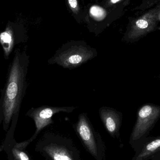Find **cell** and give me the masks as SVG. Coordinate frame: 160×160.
Masks as SVG:
<instances>
[{
	"label": "cell",
	"instance_id": "cell-10",
	"mask_svg": "<svg viewBox=\"0 0 160 160\" xmlns=\"http://www.w3.org/2000/svg\"><path fill=\"white\" fill-rule=\"evenodd\" d=\"M91 13L95 17H100L102 16L103 12L101 9L98 8L93 7L91 8Z\"/></svg>",
	"mask_w": 160,
	"mask_h": 160
},
{
	"label": "cell",
	"instance_id": "cell-8",
	"mask_svg": "<svg viewBox=\"0 0 160 160\" xmlns=\"http://www.w3.org/2000/svg\"><path fill=\"white\" fill-rule=\"evenodd\" d=\"M14 133L8 131L5 139L0 146V152L4 151L8 160H32L26 148L19 145L16 142Z\"/></svg>",
	"mask_w": 160,
	"mask_h": 160
},
{
	"label": "cell",
	"instance_id": "cell-2",
	"mask_svg": "<svg viewBox=\"0 0 160 160\" xmlns=\"http://www.w3.org/2000/svg\"><path fill=\"white\" fill-rule=\"evenodd\" d=\"M95 48L84 41H72L64 44L48 60V63L56 64L65 69H73L81 66L97 56Z\"/></svg>",
	"mask_w": 160,
	"mask_h": 160
},
{
	"label": "cell",
	"instance_id": "cell-7",
	"mask_svg": "<svg viewBox=\"0 0 160 160\" xmlns=\"http://www.w3.org/2000/svg\"><path fill=\"white\" fill-rule=\"evenodd\" d=\"M101 119L109 134L112 138H120V130L123 120V113L116 109L107 106L100 108Z\"/></svg>",
	"mask_w": 160,
	"mask_h": 160
},
{
	"label": "cell",
	"instance_id": "cell-5",
	"mask_svg": "<svg viewBox=\"0 0 160 160\" xmlns=\"http://www.w3.org/2000/svg\"><path fill=\"white\" fill-rule=\"evenodd\" d=\"M160 117V107L152 103L142 105L137 112V119L133 127L130 143L141 142L149 134Z\"/></svg>",
	"mask_w": 160,
	"mask_h": 160
},
{
	"label": "cell",
	"instance_id": "cell-3",
	"mask_svg": "<svg viewBox=\"0 0 160 160\" xmlns=\"http://www.w3.org/2000/svg\"><path fill=\"white\" fill-rule=\"evenodd\" d=\"M35 150L47 160H80V152L70 139L51 132L44 133Z\"/></svg>",
	"mask_w": 160,
	"mask_h": 160
},
{
	"label": "cell",
	"instance_id": "cell-1",
	"mask_svg": "<svg viewBox=\"0 0 160 160\" xmlns=\"http://www.w3.org/2000/svg\"><path fill=\"white\" fill-rule=\"evenodd\" d=\"M30 57L26 49L17 48L8 72L0 98V125L5 131L15 130L22 102L28 87L27 74Z\"/></svg>",
	"mask_w": 160,
	"mask_h": 160
},
{
	"label": "cell",
	"instance_id": "cell-11",
	"mask_svg": "<svg viewBox=\"0 0 160 160\" xmlns=\"http://www.w3.org/2000/svg\"><path fill=\"white\" fill-rule=\"evenodd\" d=\"M69 3L70 7L73 9H75L77 7L78 2L77 0H68Z\"/></svg>",
	"mask_w": 160,
	"mask_h": 160
},
{
	"label": "cell",
	"instance_id": "cell-12",
	"mask_svg": "<svg viewBox=\"0 0 160 160\" xmlns=\"http://www.w3.org/2000/svg\"><path fill=\"white\" fill-rule=\"evenodd\" d=\"M121 1V0H111V2L112 3H116L117 2H119V1Z\"/></svg>",
	"mask_w": 160,
	"mask_h": 160
},
{
	"label": "cell",
	"instance_id": "cell-4",
	"mask_svg": "<svg viewBox=\"0 0 160 160\" xmlns=\"http://www.w3.org/2000/svg\"><path fill=\"white\" fill-rule=\"evenodd\" d=\"M77 135L88 152L96 160H104L105 146L100 134L95 130L87 114L82 112L79 115L74 125Z\"/></svg>",
	"mask_w": 160,
	"mask_h": 160
},
{
	"label": "cell",
	"instance_id": "cell-9",
	"mask_svg": "<svg viewBox=\"0 0 160 160\" xmlns=\"http://www.w3.org/2000/svg\"><path fill=\"white\" fill-rule=\"evenodd\" d=\"M140 149H137V153L131 160H156L160 157V136L150 138L147 142L141 143Z\"/></svg>",
	"mask_w": 160,
	"mask_h": 160
},
{
	"label": "cell",
	"instance_id": "cell-6",
	"mask_svg": "<svg viewBox=\"0 0 160 160\" xmlns=\"http://www.w3.org/2000/svg\"><path fill=\"white\" fill-rule=\"evenodd\" d=\"M77 108V106L57 107L48 105L31 108L26 112V115L34 120L35 125L36 131L30 139L21 142H18L19 145L26 148L31 143L36 139L38 135L44 128L54 123L52 118L55 114L60 112L70 113Z\"/></svg>",
	"mask_w": 160,
	"mask_h": 160
}]
</instances>
